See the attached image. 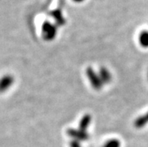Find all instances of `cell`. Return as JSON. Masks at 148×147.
Instances as JSON below:
<instances>
[{
  "label": "cell",
  "mask_w": 148,
  "mask_h": 147,
  "mask_svg": "<svg viewBox=\"0 0 148 147\" xmlns=\"http://www.w3.org/2000/svg\"><path fill=\"white\" fill-rule=\"evenodd\" d=\"M57 33L56 26L49 21H46L42 25V34L45 41H50L55 38Z\"/></svg>",
  "instance_id": "1"
},
{
  "label": "cell",
  "mask_w": 148,
  "mask_h": 147,
  "mask_svg": "<svg viewBox=\"0 0 148 147\" xmlns=\"http://www.w3.org/2000/svg\"><path fill=\"white\" fill-rule=\"evenodd\" d=\"M86 76L87 78L90 80L91 86L96 90H101L103 86V83L101 81L99 74L96 73L93 69L91 67H88L86 68Z\"/></svg>",
  "instance_id": "2"
},
{
  "label": "cell",
  "mask_w": 148,
  "mask_h": 147,
  "mask_svg": "<svg viewBox=\"0 0 148 147\" xmlns=\"http://www.w3.org/2000/svg\"><path fill=\"white\" fill-rule=\"evenodd\" d=\"M68 135L73 140H77L78 141H86L89 139V134L86 131H84L80 129H69L67 131Z\"/></svg>",
  "instance_id": "3"
},
{
  "label": "cell",
  "mask_w": 148,
  "mask_h": 147,
  "mask_svg": "<svg viewBox=\"0 0 148 147\" xmlns=\"http://www.w3.org/2000/svg\"><path fill=\"white\" fill-rule=\"evenodd\" d=\"M14 82V77L11 75H4L0 79V93L5 92L7 91Z\"/></svg>",
  "instance_id": "4"
},
{
  "label": "cell",
  "mask_w": 148,
  "mask_h": 147,
  "mask_svg": "<svg viewBox=\"0 0 148 147\" xmlns=\"http://www.w3.org/2000/svg\"><path fill=\"white\" fill-rule=\"evenodd\" d=\"M100 78L103 84H108L111 82L112 80V77H111V72L109 71L108 69H107L105 67H101L99 69V72Z\"/></svg>",
  "instance_id": "5"
},
{
  "label": "cell",
  "mask_w": 148,
  "mask_h": 147,
  "mask_svg": "<svg viewBox=\"0 0 148 147\" xmlns=\"http://www.w3.org/2000/svg\"><path fill=\"white\" fill-rule=\"evenodd\" d=\"M92 121V117L90 114H86L81 118L80 123H79V129L84 131H86L87 129L90 126V123Z\"/></svg>",
  "instance_id": "6"
},
{
  "label": "cell",
  "mask_w": 148,
  "mask_h": 147,
  "mask_svg": "<svg viewBox=\"0 0 148 147\" xmlns=\"http://www.w3.org/2000/svg\"><path fill=\"white\" fill-rule=\"evenodd\" d=\"M148 123V112L145 115L140 116L134 122V125L137 129H142Z\"/></svg>",
  "instance_id": "7"
},
{
  "label": "cell",
  "mask_w": 148,
  "mask_h": 147,
  "mask_svg": "<svg viewBox=\"0 0 148 147\" xmlns=\"http://www.w3.org/2000/svg\"><path fill=\"white\" fill-rule=\"evenodd\" d=\"M51 16L53 17V18L56 21V24L58 26H62V25L65 24L66 23V20L64 19L63 16L62 14V12L60 10H56V11H53L51 13Z\"/></svg>",
  "instance_id": "8"
},
{
  "label": "cell",
  "mask_w": 148,
  "mask_h": 147,
  "mask_svg": "<svg viewBox=\"0 0 148 147\" xmlns=\"http://www.w3.org/2000/svg\"><path fill=\"white\" fill-rule=\"evenodd\" d=\"M139 43L141 47H148V31H143L139 35Z\"/></svg>",
  "instance_id": "9"
},
{
  "label": "cell",
  "mask_w": 148,
  "mask_h": 147,
  "mask_svg": "<svg viewBox=\"0 0 148 147\" xmlns=\"http://www.w3.org/2000/svg\"><path fill=\"white\" fill-rule=\"evenodd\" d=\"M121 146V143L117 139H111L108 140L105 144L103 147H120Z\"/></svg>",
  "instance_id": "10"
},
{
  "label": "cell",
  "mask_w": 148,
  "mask_h": 147,
  "mask_svg": "<svg viewBox=\"0 0 148 147\" xmlns=\"http://www.w3.org/2000/svg\"><path fill=\"white\" fill-rule=\"evenodd\" d=\"M70 147H82L81 142L77 140H72L69 143Z\"/></svg>",
  "instance_id": "11"
},
{
  "label": "cell",
  "mask_w": 148,
  "mask_h": 147,
  "mask_svg": "<svg viewBox=\"0 0 148 147\" xmlns=\"http://www.w3.org/2000/svg\"><path fill=\"white\" fill-rule=\"evenodd\" d=\"M73 1H75V2H83L84 0H73Z\"/></svg>",
  "instance_id": "12"
},
{
  "label": "cell",
  "mask_w": 148,
  "mask_h": 147,
  "mask_svg": "<svg viewBox=\"0 0 148 147\" xmlns=\"http://www.w3.org/2000/svg\"><path fill=\"white\" fill-rule=\"evenodd\" d=\"M147 77H148V73H147Z\"/></svg>",
  "instance_id": "13"
}]
</instances>
